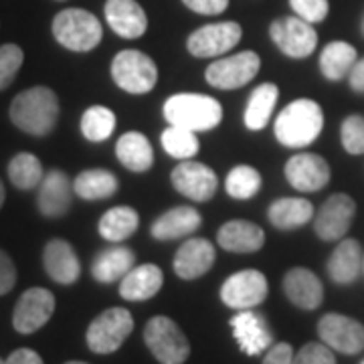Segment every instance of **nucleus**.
<instances>
[{
	"mask_svg": "<svg viewBox=\"0 0 364 364\" xmlns=\"http://www.w3.org/2000/svg\"><path fill=\"white\" fill-rule=\"evenodd\" d=\"M324 128V112L318 102L299 97L296 102L286 105L279 116L275 117L273 134L277 142L286 148H306L318 140Z\"/></svg>",
	"mask_w": 364,
	"mask_h": 364,
	"instance_id": "f257e3e1",
	"label": "nucleus"
},
{
	"mask_svg": "<svg viewBox=\"0 0 364 364\" xmlns=\"http://www.w3.org/2000/svg\"><path fill=\"white\" fill-rule=\"evenodd\" d=\"M59 119V97L45 85L21 91L11 104V122L31 136H47Z\"/></svg>",
	"mask_w": 364,
	"mask_h": 364,
	"instance_id": "f03ea898",
	"label": "nucleus"
},
{
	"mask_svg": "<svg viewBox=\"0 0 364 364\" xmlns=\"http://www.w3.org/2000/svg\"><path fill=\"white\" fill-rule=\"evenodd\" d=\"M162 114L170 126L208 132L223 122V105L205 93H174L164 102Z\"/></svg>",
	"mask_w": 364,
	"mask_h": 364,
	"instance_id": "7ed1b4c3",
	"label": "nucleus"
},
{
	"mask_svg": "<svg viewBox=\"0 0 364 364\" xmlns=\"http://www.w3.org/2000/svg\"><path fill=\"white\" fill-rule=\"evenodd\" d=\"M53 37L69 51L87 53L102 43L104 28L90 11L65 9L53 18Z\"/></svg>",
	"mask_w": 364,
	"mask_h": 364,
	"instance_id": "20e7f679",
	"label": "nucleus"
},
{
	"mask_svg": "<svg viewBox=\"0 0 364 364\" xmlns=\"http://www.w3.org/2000/svg\"><path fill=\"white\" fill-rule=\"evenodd\" d=\"M112 79L119 90L132 95H144L156 87L158 67L154 59L138 49H124L112 61Z\"/></svg>",
	"mask_w": 364,
	"mask_h": 364,
	"instance_id": "39448f33",
	"label": "nucleus"
},
{
	"mask_svg": "<svg viewBox=\"0 0 364 364\" xmlns=\"http://www.w3.org/2000/svg\"><path fill=\"white\" fill-rule=\"evenodd\" d=\"M144 342L160 364H184L191 356V342L181 326L166 316H154L144 328Z\"/></svg>",
	"mask_w": 364,
	"mask_h": 364,
	"instance_id": "423d86ee",
	"label": "nucleus"
},
{
	"mask_svg": "<svg viewBox=\"0 0 364 364\" xmlns=\"http://www.w3.org/2000/svg\"><path fill=\"white\" fill-rule=\"evenodd\" d=\"M134 330V318L126 308H109L102 312L87 328V346L95 354H112L122 348V344Z\"/></svg>",
	"mask_w": 364,
	"mask_h": 364,
	"instance_id": "0eeeda50",
	"label": "nucleus"
},
{
	"mask_svg": "<svg viewBox=\"0 0 364 364\" xmlns=\"http://www.w3.org/2000/svg\"><path fill=\"white\" fill-rule=\"evenodd\" d=\"M261 59L255 51H241L213 61L205 71V79L215 90L231 91L247 85L257 77Z\"/></svg>",
	"mask_w": 364,
	"mask_h": 364,
	"instance_id": "6e6552de",
	"label": "nucleus"
},
{
	"mask_svg": "<svg viewBox=\"0 0 364 364\" xmlns=\"http://www.w3.org/2000/svg\"><path fill=\"white\" fill-rule=\"evenodd\" d=\"M269 37L273 45L291 59H306L318 47V33L312 23L299 16H282L269 25Z\"/></svg>",
	"mask_w": 364,
	"mask_h": 364,
	"instance_id": "1a4fd4ad",
	"label": "nucleus"
},
{
	"mask_svg": "<svg viewBox=\"0 0 364 364\" xmlns=\"http://www.w3.org/2000/svg\"><path fill=\"white\" fill-rule=\"evenodd\" d=\"M243 37V28L235 21H223L196 28L186 39V49L196 59L221 57L239 45Z\"/></svg>",
	"mask_w": 364,
	"mask_h": 364,
	"instance_id": "9d476101",
	"label": "nucleus"
},
{
	"mask_svg": "<svg viewBox=\"0 0 364 364\" xmlns=\"http://www.w3.org/2000/svg\"><path fill=\"white\" fill-rule=\"evenodd\" d=\"M269 294L267 277L257 269H243L225 279L221 299L233 310H251L265 301Z\"/></svg>",
	"mask_w": 364,
	"mask_h": 364,
	"instance_id": "9b49d317",
	"label": "nucleus"
},
{
	"mask_svg": "<svg viewBox=\"0 0 364 364\" xmlns=\"http://www.w3.org/2000/svg\"><path fill=\"white\" fill-rule=\"evenodd\" d=\"M170 181L182 196L195 203H207L208 198L217 195L219 188L217 172L196 160H181V164L172 170Z\"/></svg>",
	"mask_w": 364,
	"mask_h": 364,
	"instance_id": "f8f14e48",
	"label": "nucleus"
},
{
	"mask_svg": "<svg viewBox=\"0 0 364 364\" xmlns=\"http://www.w3.org/2000/svg\"><path fill=\"white\" fill-rule=\"evenodd\" d=\"M356 215V203L350 195L336 193L326 198L322 208L314 217V231L322 241H340L348 233Z\"/></svg>",
	"mask_w": 364,
	"mask_h": 364,
	"instance_id": "ddd939ff",
	"label": "nucleus"
},
{
	"mask_svg": "<svg viewBox=\"0 0 364 364\" xmlns=\"http://www.w3.org/2000/svg\"><path fill=\"white\" fill-rule=\"evenodd\" d=\"M55 296L45 287H31L18 298L13 312V326L18 334H33L51 320Z\"/></svg>",
	"mask_w": 364,
	"mask_h": 364,
	"instance_id": "4468645a",
	"label": "nucleus"
},
{
	"mask_svg": "<svg viewBox=\"0 0 364 364\" xmlns=\"http://www.w3.org/2000/svg\"><path fill=\"white\" fill-rule=\"evenodd\" d=\"M318 336L326 346L342 354L364 350V326L342 314H326L318 322Z\"/></svg>",
	"mask_w": 364,
	"mask_h": 364,
	"instance_id": "2eb2a0df",
	"label": "nucleus"
},
{
	"mask_svg": "<svg viewBox=\"0 0 364 364\" xmlns=\"http://www.w3.org/2000/svg\"><path fill=\"white\" fill-rule=\"evenodd\" d=\"M287 182L299 193H318L330 182V164L312 152L294 154L284 168Z\"/></svg>",
	"mask_w": 364,
	"mask_h": 364,
	"instance_id": "dca6fc26",
	"label": "nucleus"
},
{
	"mask_svg": "<svg viewBox=\"0 0 364 364\" xmlns=\"http://www.w3.org/2000/svg\"><path fill=\"white\" fill-rule=\"evenodd\" d=\"M215 259H217V251L213 247V243L203 237H193V239L184 241L181 249L176 251L174 273L181 279L193 282L210 272Z\"/></svg>",
	"mask_w": 364,
	"mask_h": 364,
	"instance_id": "f3484780",
	"label": "nucleus"
},
{
	"mask_svg": "<svg viewBox=\"0 0 364 364\" xmlns=\"http://www.w3.org/2000/svg\"><path fill=\"white\" fill-rule=\"evenodd\" d=\"M73 182L69 181L63 170L55 168L45 174V178L39 184V196H37V207L43 217L57 219L63 217L71 208L73 200Z\"/></svg>",
	"mask_w": 364,
	"mask_h": 364,
	"instance_id": "a211bd4d",
	"label": "nucleus"
},
{
	"mask_svg": "<svg viewBox=\"0 0 364 364\" xmlns=\"http://www.w3.org/2000/svg\"><path fill=\"white\" fill-rule=\"evenodd\" d=\"M231 328L235 340L239 342V348L249 356H257L273 344L272 330L261 314L241 310L231 318Z\"/></svg>",
	"mask_w": 364,
	"mask_h": 364,
	"instance_id": "6ab92c4d",
	"label": "nucleus"
},
{
	"mask_svg": "<svg viewBox=\"0 0 364 364\" xmlns=\"http://www.w3.org/2000/svg\"><path fill=\"white\" fill-rule=\"evenodd\" d=\"M43 265L53 282L61 284V286L75 284L81 275V263H79L77 253L65 239H51L45 245Z\"/></svg>",
	"mask_w": 364,
	"mask_h": 364,
	"instance_id": "aec40b11",
	"label": "nucleus"
},
{
	"mask_svg": "<svg viewBox=\"0 0 364 364\" xmlns=\"http://www.w3.org/2000/svg\"><path fill=\"white\" fill-rule=\"evenodd\" d=\"M105 21L122 39H140L148 28V16L136 0H107Z\"/></svg>",
	"mask_w": 364,
	"mask_h": 364,
	"instance_id": "412c9836",
	"label": "nucleus"
},
{
	"mask_svg": "<svg viewBox=\"0 0 364 364\" xmlns=\"http://www.w3.org/2000/svg\"><path fill=\"white\" fill-rule=\"evenodd\" d=\"M284 291L287 299L298 306L299 310L312 312L322 306L324 299V286L320 277L306 267H294L284 277Z\"/></svg>",
	"mask_w": 364,
	"mask_h": 364,
	"instance_id": "4be33fe9",
	"label": "nucleus"
},
{
	"mask_svg": "<svg viewBox=\"0 0 364 364\" xmlns=\"http://www.w3.org/2000/svg\"><path fill=\"white\" fill-rule=\"evenodd\" d=\"M217 243L231 253H255L265 245V231L255 223L235 219L219 229Z\"/></svg>",
	"mask_w": 364,
	"mask_h": 364,
	"instance_id": "5701e85b",
	"label": "nucleus"
},
{
	"mask_svg": "<svg viewBox=\"0 0 364 364\" xmlns=\"http://www.w3.org/2000/svg\"><path fill=\"white\" fill-rule=\"evenodd\" d=\"M200 225H203V217L196 208L174 207L162 213L156 221L152 223L150 233L156 241H174V239L193 235Z\"/></svg>",
	"mask_w": 364,
	"mask_h": 364,
	"instance_id": "b1692460",
	"label": "nucleus"
},
{
	"mask_svg": "<svg viewBox=\"0 0 364 364\" xmlns=\"http://www.w3.org/2000/svg\"><path fill=\"white\" fill-rule=\"evenodd\" d=\"M363 249L356 239H342L328 259V275L334 284L348 286L363 272Z\"/></svg>",
	"mask_w": 364,
	"mask_h": 364,
	"instance_id": "393cba45",
	"label": "nucleus"
},
{
	"mask_svg": "<svg viewBox=\"0 0 364 364\" xmlns=\"http://www.w3.org/2000/svg\"><path fill=\"white\" fill-rule=\"evenodd\" d=\"M164 284L162 269L154 263L136 265L122 282H119V296L128 301H144L156 296Z\"/></svg>",
	"mask_w": 364,
	"mask_h": 364,
	"instance_id": "a878e982",
	"label": "nucleus"
},
{
	"mask_svg": "<svg viewBox=\"0 0 364 364\" xmlns=\"http://www.w3.org/2000/svg\"><path fill=\"white\" fill-rule=\"evenodd\" d=\"M267 219L279 231H294L314 219V205L308 198L284 196L273 200L267 208Z\"/></svg>",
	"mask_w": 364,
	"mask_h": 364,
	"instance_id": "bb28decb",
	"label": "nucleus"
},
{
	"mask_svg": "<svg viewBox=\"0 0 364 364\" xmlns=\"http://www.w3.org/2000/svg\"><path fill=\"white\" fill-rule=\"evenodd\" d=\"M136 253L128 247H107L104 249L91 265V275L100 284H114L117 279H124L136 267Z\"/></svg>",
	"mask_w": 364,
	"mask_h": 364,
	"instance_id": "cd10ccee",
	"label": "nucleus"
},
{
	"mask_svg": "<svg viewBox=\"0 0 364 364\" xmlns=\"http://www.w3.org/2000/svg\"><path fill=\"white\" fill-rule=\"evenodd\" d=\"M117 160L132 172H146L154 164V150L142 132H126L116 144Z\"/></svg>",
	"mask_w": 364,
	"mask_h": 364,
	"instance_id": "c85d7f7f",
	"label": "nucleus"
},
{
	"mask_svg": "<svg viewBox=\"0 0 364 364\" xmlns=\"http://www.w3.org/2000/svg\"><path fill=\"white\" fill-rule=\"evenodd\" d=\"M279 100V87L267 81V83H261L255 90L251 91L247 100V107L243 112V122L247 126V130L259 132L263 130L269 119L273 116V109L277 105Z\"/></svg>",
	"mask_w": 364,
	"mask_h": 364,
	"instance_id": "c756f323",
	"label": "nucleus"
},
{
	"mask_svg": "<svg viewBox=\"0 0 364 364\" xmlns=\"http://www.w3.org/2000/svg\"><path fill=\"white\" fill-rule=\"evenodd\" d=\"M140 227V215L138 210L132 207H114L105 210L104 217L97 223V231L109 243H122L128 241L130 237L136 235Z\"/></svg>",
	"mask_w": 364,
	"mask_h": 364,
	"instance_id": "7c9ffc66",
	"label": "nucleus"
},
{
	"mask_svg": "<svg viewBox=\"0 0 364 364\" xmlns=\"http://www.w3.org/2000/svg\"><path fill=\"white\" fill-rule=\"evenodd\" d=\"M119 188V181L114 172L105 168H90L79 172L73 181V191L83 200H105Z\"/></svg>",
	"mask_w": 364,
	"mask_h": 364,
	"instance_id": "2f4dec72",
	"label": "nucleus"
},
{
	"mask_svg": "<svg viewBox=\"0 0 364 364\" xmlns=\"http://www.w3.org/2000/svg\"><path fill=\"white\" fill-rule=\"evenodd\" d=\"M356 61H358V53L350 43L332 41L320 53V71L328 81H342L344 77H348Z\"/></svg>",
	"mask_w": 364,
	"mask_h": 364,
	"instance_id": "473e14b6",
	"label": "nucleus"
},
{
	"mask_svg": "<svg viewBox=\"0 0 364 364\" xmlns=\"http://www.w3.org/2000/svg\"><path fill=\"white\" fill-rule=\"evenodd\" d=\"M116 114L105 105H91L81 116V134L90 142H105L116 132Z\"/></svg>",
	"mask_w": 364,
	"mask_h": 364,
	"instance_id": "72a5a7b5",
	"label": "nucleus"
},
{
	"mask_svg": "<svg viewBox=\"0 0 364 364\" xmlns=\"http://www.w3.org/2000/svg\"><path fill=\"white\" fill-rule=\"evenodd\" d=\"M9 178L16 188L21 191H33L35 186H39L45 172H43V164L35 154L31 152H21L9 162Z\"/></svg>",
	"mask_w": 364,
	"mask_h": 364,
	"instance_id": "f704fd0d",
	"label": "nucleus"
},
{
	"mask_svg": "<svg viewBox=\"0 0 364 364\" xmlns=\"http://www.w3.org/2000/svg\"><path fill=\"white\" fill-rule=\"evenodd\" d=\"M160 144H162L164 152L176 160H191L200 150L196 132L186 130L181 126H168L160 136Z\"/></svg>",
	"mask_w": 364,
	"mask_h": 364,
	"instance_id": "c9c22d12",
	"label": "nucleus"
},
{
	"mask_svg": "<svg viewBox=\"0 0 364 364\" xmlns=\"http://www.w3.org/2000/svg\"><path fill=\"white\" fill-rule=\"evenodd\" d=\"M261 174L249 164H237L235 168L229 170L227 181H225V191L231 198L237 200H249L261 191Z\"/></svg>",
	"mask_w": 364,
	"mask_h": 364,
	"instance_id": "e433bc0d",
	"label": "nucleus"
},
{
	"mask_svg": "<svg viewBox=\"0 0 364 364\" xmlns=\"http://www.w3.org/2000/svg\"><path fill=\"white\" fill-rule=\"evenodd\" d=\"M25 61V53L18 45L6 43L0 47V91L9 90Z\"/></svg>",
	"mask_w": 364,
	"mask_h": 364,
	"instance_id": "4c0bfd02",
	"label": "nucleus"
},
{
	"mask_svg": "<svg viewBox=\"0 0 364 364\" xmlns=\"http://www.w3.org/2000/svg\"><path fill=\"white\" fill-rule=\"evenodd\" d=\"M340 142L344 146V150L352 156L364 154V116L352 114L342 122Z\"/></svg>",
	"mask_w": 364,
	"mask_h": 364,
	"instance_id": "58836bf2",
	"label": "nucleus"
},
{
	"mask_svg": "<svg viewBox=\"0 0 364 364\" xmlns=\"http://www.w3.org/2000/svg\"><path fill=\"white\" fill-rule=\"evenodd\" d=\"M289 6L296 16L308 21V23H322L330 13L328 0H289Z\"/></svg>",
	"mask_w": 364,
	"mask_h": 364,
	"instance_id": "ea45409f",
	"label": "nucleus"
},
{
	"mask_svg": "<svg viewBox=\"0 0 364 364\" xmlns=\"http://www.w3.org/2000/svg\"><path fill=\"white\" fill-rule=\"evenodd\" d=\"M291 364H336V358L332 348L326 346L324 342H308L299 348Z\"/></svg>",
	"mask_w": 364,
	"mask_h": 364,
	"instance_id": "a19ab883",
	"label": "nucleus"
},
{
	"mask_svg": "<svg viewBox=\"0 0 364 364\" xmlns=\"http://www.w3.org/2000/svg\"><path fill=\"white\" fill-rule=\"evenodd\" d=\"M16 284V267L6 251L0 249V296L9 294Z\"/></svg>",
	"mask_w": 364,
	"mask_h": 364,
	"instance_id": "79ce46f5",
	"label": "nucleus"
},
{
	"mask_svg": "<svg viewBox=\"0 0 364 364\" xmlns=\"http://www.w3.org/2000/svg\"><path fill=\"white\" fill-rule=\"evenodd\" d=\"M186 9H191L193 13L207 14V16H215L227 11L229 0H182Z\"/></svg>",
	"mask_w": 364,
	"mask_h": 364,
	"instance_id": "37998d69",
	"label": "nucleus"
},
{
	"mask_svg": "<svg viewBox=\"0 0 364 364\" xmlns=\"http://www.w3.org/2000/svg\"><path fill=\"white\" fill-rule=\"evenodd\" d=\"M294 363V348L287 342H277L273 344L269 352L265 354L263 364H291Z\"/></svg>",
	"mask_w": 364,
	"mask_h": 364,
	"instance_id": "c03bdc74",
	"label": "nucleus"
},
{
	"mask_svg": "<svg viewBox=\"0 0 364 364\" xmlns=\"http://www.w3.org/2000/svg\"><path fill=\"white\" fill-rule=\"evenodd\" d=\"M6 364H43V358L31 348H18L6 358Z\"/></svg>",
	"mask_w": 364,
	"mask_h": 364,
	"instance_id": "a18cd8bd",
	"label": "nucleus"
},
{
	"mask_svg": "<svg viewBox=\"0 0 364 364\" xmlns=\"http://www.w3.org/2000/svg\"><path fill=\"white\" fill-rule=\"evenodd\" d=\"M348 81H350V90L356 93H364V57L358 59L352 71L348 73Z\"/></svg>",
	"mask_w": 364,
	"mask_h": 364,
	"instance_id": "49530a36",
	"label": "nucleus"
},
{
	"mask_svg": "<svg viewBox=\"0 0 364 364\" xmlns=\"http://www.w3.org/2000/svg\"><path fill=\"white\" fill-rule=\"evenodd\" d=\"M4 198H6V191H4V184L0 181V208L4 205Z\"/></svg>",
	"mask_w": 364,
	"mask_h": 364,
	"instance_id": "de8ad7c7",
	"label": "nucleus"
},
{
	"mask_svg": "<svg viewBox=\"0 0 364 364\" xmlns=\"http://www.w3.org/2000/svg\"><path fill=\"white\" fill-rule=\"evenodd\" d=\"M65 364H90V363H81V360H71V363H65Z\"/></svg>",
	"mask_w": 364,
	"mask_h": 364,
	"instance_id": "09e8293b",
	"label": "nucleus"
},
{
	"mask_svg": "<svg viewBox=\"0 0 364 364\" xmlns=\"http://www.w3.org/2000/svg\"><path fill=\"white\" fill-rule=\"evenodd\" d=\"M0 364H6V360H2V358H0Z\"/></svg>",
	"mask_w": 364,
	"mask_h": 364,
	"instance_id": "8fccbe9b",
	"label": "nucleus"
},
{
	"mask_svg": "<svg viewBox=\"0 0 364 364\" xmlns=\"http://www.w3.org/2000/svg\"><path fill=\"white\" fill-rule=\"evenodd\" d=\"M363 272H364V257H363Z\"/></svg>",
	"mask_w": 364,
	"mask_h": 364,
	"instance_id": "3c124183",
	"label": "nucleus"
},
{
	"mask_svg": "<svg viewBox=\"0 0 364 364\" xmlns=\"http://www.w3.org/2000/svg\"><path fill=\"white\" fill-rule=\"evenodd\" d=\"M363 33H364V18H363Z\"/></svg>",
	"mask_w": 364,
	"mask_h": 364,
	"instance_id": "603ef678",
	"label": "nucleus"
},
{
	"mask_svg": "<svg viewBox=\"0 0 364 364\" xmlns=\"http://www.w3.org/2000/svg\"><path fill=\"white\" fill-rule=\"evenodd\" d=\"M360 364H364V360H363V363H360Z\"/></svg>",
	"mask_w": 364,
	"mask_h": 364,
	"instance_id": "864d4df0",
	"label": "nucleus"
},
{
	"mask_svg": "<svg viewBox=\"0 0 364 364\" xmlns=\"http://www.w3.org/2000/svg\"><path fill=\"white\" fill-rule=\"evenodd\" d=\"M59 2H61V0H59Z\"/></svg>",
	"mask_w": 364,
	"mask_h": 364,
	"instance_id": "5fc2aeb1",
	"label": "nucleus"
}]
</instances>
